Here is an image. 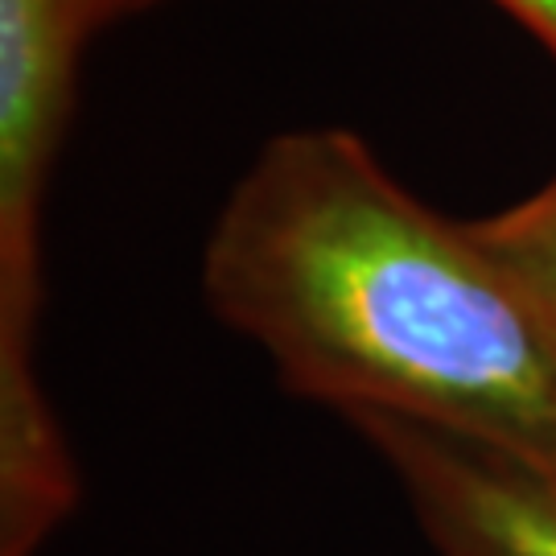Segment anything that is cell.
<instances>
[{
    "label": "cell",
    "instance_id": "6",
    "mask_svg": "<svg viewBox=\"0 0 556 556\" xmlns=\"http://www.w3.org/2000/svg\"><path fill=\"white\" fill-rule=\"evenodd\" d=\"M511 17H519L556 54V0H495Z\"/></svg>",
    "mask_w": 556,
    "mask_h": 556
},
{
    "label": "cell",
    "instance_id": "3",
    "mask_svg": "<svg viewBox=\"0 0 556 556\" xmlns=\"http://www.w3.org/2000/svg\"><path fill=\"white\" fill-rule=\"evenodd\" d=\"M388 457L441 556H556V486L528 466L417 420L351 413Z\"/></svg>",
    "mask_w": 556,
    "mask_h": 556
},
{
    "label": "cell",
    "instance_id": "7",
    "mask_svg": "<svg viewBox=\"0 0 556 556\" xmlns=\"http://www.w3.org/2000/svg\"><path fill=\"white\" fill-rule=\"evenodd\" d=\"M137 4H149V0H112V9L124 13V9H137Z\"/></svg>",
    "mask_w": 556,
    "mask_h": 556
},
{
    "label": "cell",
    "instance_id": "5",
    "mask_svg": "<svg viewBox=\"0 0 556 556\" xmlns=\"http://www.w3.org/2000/svg\"><path fill=\"white\" fill-rule=\"evenodd\" d=\"M470 231L511 273L556 342V178L532 199L470 223Z\"/></svg>",
    "mask_w": 556,
    "mask_h": 556
},
{
    "label": "cell",
    "instance_id": "2",
    "mask_svg": "<svg viewBox=\"0 0 556 556\" xmlns=\"http://www.w3.org/2000/svg\"><path fill=\"white\" fill-rule=\"evenodd\" d=\"M112 13V0H0V358H29L41 194L83 38Z\"/></svg>",
    "mask_w": 556,
    "mask_h": 556
},
{
    "label": "cell",
    "instance_id": "4",
    "mask_svg": "<svg viewBox=\"0 0 556 556\" xmlns=\"http://www.w3.org/2000/svg\"><path fill=\"white\" fill-rule=\"evenodd\" d=\"M79 498L38 376H0V556H34Z\"/></svg>",
    "mask_w": 556,
    "mask_h": 556
},
{
    "label": "cell",
    "instance_id": "1",
    "mask_svg": "<svg viewBox=\"0 0 556 556\" xmlns=\"http://www.w3.org/2000/svg\"><path fill=\"white\" fill-rule=\"evenodd\" d=\"M206 301L309 400L417 420L556 486V342L511 273L346 128L280 132L223 202Z\"/></svg>",
    "mask_w": 556,
    "mask_h": 556
}]
</instances>
